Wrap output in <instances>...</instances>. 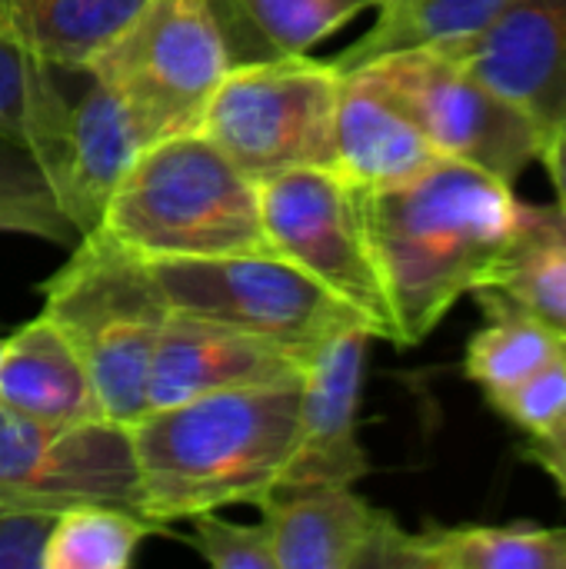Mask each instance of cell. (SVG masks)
Here are the masks:
<instances>
[{
	"instance_id": "13",
	"label": "cell",
	"mask_w": 566,
	"mask_h": 569,
	"mask_svg": "<svg viewBox=\"0 0 566 569\" xmlns=\"http://www.w3.org/2000/svg\"><path fill=\"white\" fill-rule=\"evenodd\" d=\"M257 507L277 569H400L407 530L350 487L280 490Z\"/></svg>"
},
{
	"instance_id": "31",
	"label": "cell",
	"mask_w": 566,
	"mask_h": 569,
	"mask_svg": "<svg viewBox=\"0 0 566 569\" xmlns=\"http://www.w3.org/2000/svg\"><path fill=\"white\" fill-rule=\"evenodd\" d=\"M540 160L557 187V200L566 207V127L554 130L544 137V147H540Z\"/></svg>"
},
{
	"instance_id": "3",
	"label": "cell",
	"mask_w": 566,
	"mask_h": 569,
	"mask_svg": "<svg viewBox=\"0 0 566 569\" xmlns=\"http://www.w3.org/2000/svg\"><path fill=\"white\" fill-rule=\"evenodd\" d=\"M143 260L274 253L260 187L200 130L147 143L100 220Z\"/></svg>"
},
{
	"instance_id": "9",
	"label": "cell",
	"mask_w": 566,
	"mask_h": 569,
	"mask_svg": "<svg viewBox=\"0 0 566 569\" xmlns=\"http://www.w3.org/2000/svg\"><path fill=\"white\" fill-rule=\"evenodd\" d=\"M357 70H367L414 117L440 157L470 163L510 187L540 160V127L440 50H397Z\"/></svg>"
},
{
	"instance_id": "33",
	"label": "cell",
	"mask_w": 566,
	"mask_h": 569,
	"mask_svg": "<svg viewBox=\"0 0 566 569\" xmlns=\"http://www.w3.org/2000/svg\"><path fill=\"white\" fill-rule=\"evenodd\" d=\"M0 347H3V340H0Z\"/></svg>"
},
{
	"instance_id": "1",
	"label": "cell",
	"mask_w": 566,
	"mask_h": 569,
	"mask_svg": "<svg viewBox=\"0 0 566 569\" xmlns=\"http://www.w3.org/2000/svg\"><path fill=\"white\" fill-rule=\"evenodd\" d=\"M357 197L397 320V347L427 340L464 293L490 283L517 217L510 183L450 157Z\"/></svg>"
},
{
	"instance_id": "11",
	"label": "cell",
	"mask_w": 566,
	"mask_h": 569,
	"mask_svg": "<svg viewBox=\"0 0 566 569\" xmlns=\"http://www.w3.org/2000/svg\"><path fill=\"white\" fill-rule=\"evenodd\" d=\"M430 50L474 73L544 137L566 127V0H514L480 33Z\"/></svg>"
},
{
	"instance_id": "28",
	"label": "cell",
	"mask_w": 566,
	"mask_h": 569,
	"mask_svg": "<svg viewBox=\"0 0 566 569\" xmlns=\"http://www.w3.org/2000/svg\"><path fill=\"white\" fill-rule=\"evenodd\" d=\"M190 547L217 569H277L274 540L267 520L260 523H230L220 510L197 513L190 520Z\"/></svg>"
},
{
	"instance_id": "2",
	"label": "cell",
	"mask_w": 566,
	"mask_h": 569,
	"mask_svg": "<svg viewBox=\"0 0 566 569\" xmlns=\"http://www.w3.org/2000/svg\"><path fill=\"white\" fill-rule=\"evenodd\" d=\"M300 387L220 390L147 410L130 427L140 513L163 530L234 503H264L297 447Z\"/></svg>"
},
{
	"instance_id": "18",
	"label": "cell",
	"mask_w": 566,
	"mask_h": 569,
	"mask_svg": "<svg viewBox=\"0 0 566 569\" xmlns=\"http://www.w3.org/2000/svg\"><path fill=\"white\" fill-rule=\"evenodd\" d=\"M377 0H207L227 63H270L307 53Z\"/></svg>"
},
{
	"instance_id": "29",
	"label": "cell",
	"mask_w": 566,
	"mask_h": 569,
	"mask_svg": "<svg viewBox=\"0 0 566 569\" xmlns=\"http://www.w3.org/2000/svg\"><path fill=\"white\" fill-rule=\"evenodd\" d=\"M53 513L13 510L0 503V569H43V547Z\"/></svg>"
},
{
	"instance_id": "17",
	"label": "cell",
	"mask_w": 566,
	"mask_h": 569,
	"mask_svg": "<svg viewBox=\"0 0 566 569\" xmlns=\"http://www.w3.org/2000/svg\"><path fill=\"white\" fill-rule=\"evenodd\" d=\"M0 407L50 427L103 420L90 370L43 313L0 347Z\"/></svg>"
},
{
	"instance_id": "8",
	"label": "cell",
	"mask_w": 566,
	"mask_h": 569,
	"mask_svg": "<svg viewBox=\"0 0 566 569\" xmlns=\"http://www.w3.org/2000/svg\"><path fill=\"white\" fill-rule=\"evenodd\" d=\"M260 217L274 253L350 303L377 340L397 343V320L367 237L357 187L340 170H290L260 183Z\"/></svg>"
},
{
	"instance_id": "6",
	"label": "cell",
	"mask_w": 566,
	"mask_h": 569,
	"mask_svg": "<svg viewBox=\"0 0 566 569\" xmlns=\"http://www.w3.org/2000/svg\"><path fill=\"white\" fill-rule=\"evenodd\" d=\"M143 263L173 313L240 327L277 340L307 360L340 330H370L350 303L280 253L157 257Z\"/></svg>"
},
{
	"instance_id": "5",
	"label": "cell",
	"mask_w": 566,
	"mask_h": 569,
	"mask_svg": "<svg viewBox=\"0 0 566 569\" xmlns=\"http://www.w3.org/2000/svg\"><path fill=\"white\" fill-rule=\"evenodd\" d=\"M340 70L307 53L230 67L214 90L200 133L257 187L290 170H337Z\"/></svg>"
},
{
	"instance_id": "15",
	"label": "cell",
	"mask_w": 566,
	"mask_h": 569,
	"mask_svg": "<svg viewBox=\"0 0 566 569\" xmlns=\"http://www.w3.org/2000/svg\"><path fill=\"white\" fill-rule=\"evenodd\" d=\"M147 143L140 120L120 93L87 73L83 97L70 103L67 147L57 177V193L77 240L100 227L113 190Z\"/></svg>"
},
{
	"instance_id": "19",
	"label": "cell",
	"mask_w": 566,
	"mask_h": 569,
	"mask_svg": "<svg viewBox=\"0 0 566 569\" xmlns=\"http://www.w3.org/2000/svg\"><path fill=\"white\" fill-rule=\"evenodd\" d=\"M487 287L566 340V207L560 200L550 207L517 200L510 240Z\"/></svg>"
},
{
	"instance_id": "10",
	"label": "cell",
	"mask_w": 566,
	"mask_h": 569,
	"mask_svg": "<svg viewBox=\"0 0 566 569\" xmlns=\"http://www.w3.org/2000/svg\"><path fill=\"white\" fill-rule=\"evenodd\" d=\"M0 503L53 517L87 503L140 513L130 427L107 417L50 427L0 407Z\"/></svg>"
},
{
	"instance_id": "24",
	"label": "cell",
	"mask_w": 566,
	"mask_h": 569,
	"mask_svg": "<svg viewBox=\"0 0 566 569\" xmlns=\"http://www.w3.org/2000/svg\"><path fill=\"white\" fill-rule=\"evenodd\" d=\"M474 293L487 323L470 340L464 370L487 397L520 383L566 350V340L557 330H550L544 320H537L504 293L490 287H480Z\"/></svg>"
},
{
	"instance_id": "26",
	"label": "cell",
	"mask_w": 566,
	"mask_h": 569,
	"mask_svg": "<svg viewBox=\"0 0 566 569\" xmlns=\"http://www.w3.org/2000/svg\"><path fill=\"white\" fill-rule=\"evenodd\" d=\"M0 233H27L53 243L77 237L47 163L10 137H0Z\"/></svg>"
},
{
	"instance_id": "25",
	"label": "cell",
	"mask_w": 566,
	"mask_h": 569,
	"mask_svg": "<svg viewBox=\"0 0 566 569\" xmlns=\"http://www.w3.org/2000/svg\"><path fill=\"white\" fill-rule=\"evenodd\" d=\"M160 533L140 513L87 503L57 513L47 547L43 569H127L143 537Z\"/></svg>"
},
{
	"instance_id": "23",
	"label": "cell",
	"mask_w": 566,
	"mask_h": 569,
	"mask_svg": "<svg viewBox=\"0 0 566 569\" xmlns=\"http://www.w3.org/2000/svg\"><path fill=\"white\" fill-rule=\"evenodd\" d=\"M67 120L70 103L53 80V67L0 33V137L30 147L47 163L53 187L67 147Z\"/></svg>"
},
{
	"instance_id": "4",
	"label": "cell",
	"mask_w": 566,
	"mask_h": 569,
	"mask_svg": "<svg viewBox=\"0 0 566 569\" xmlns=\"http://www.w3.org/2000/svg\"><path fill=\"white\" fill-rule=\"evenodd\" d=\"M40 313L90 370L103 417L133 427L150 410V363L170 317L143 257L100 227L83 233L70 260L43 283Z\"/></svg>"
},
{
	"instance_id": "34",
	"label": "cell",
	"mask_w": 566,
	"mask_h": 569,
	"mask_svg": "<svg viewBox=\"0 0 566 569\" xmlns=\"http://www.w3.org/2000/svg\"><path fill=\"white\" fill-rule=\"evenodd\" d=\"M7 7H10V3H7Z\"/></svg>"
},
{
	"instance_id": "27",
	"label": "cell",
	"mask_w": 566,
	"mask_h": 569,
	"mask_svg": "<svg viewBox=\"0 0 566 569\" xmlns=\"http://www.w3.org/2000/svg\"><path fill=\"white\" fill-rule=\"evenodd\" d=\"M487 400L530 440L550 437L566 420V350L537 373L524 377L520 383L500 393H490Z\"/></svg>"
},
{
	"instance_id": "22",
	"label": "cell",
	"mask_w": 566,
	"mask_h": 569,
	"mask_svg": "<svg viewBox=\"0 0 566 569\" xmlns=\"http://www.w3.org/2000/svg\"><path fill=\"white\" fill-rule=\"evenodd\" d=\"M510 3L514 0H377L374 27L330 63L347 73L384 53L447 47L480 33Z\"/></svg>"
},
{
	"instance_id": "20",
	"label": "cell",
	"mask_w": 566,
	"mask_h": 569,
	"mask_svg": "<svg viewBox=\"0 0 566 569\" xmlns=\"http://www.w3.org/2000/svg\"><path fill=\"white\" fill-rule=\"evenodd\" d=\"M147 0H10L3 30L53 70L83 73Z\"/></svg>"
},
{
	"instance_id": "32",
	"label": "cell",
	"mask_w": 566,
	"mask_h": 569,
	"mask_svg": "<svg viewBox=\"0 0 566 569\" xmlns=\"http://www.w3.org/2000/svg\"><path fill=\"white\" fill-rule=\"evenodd\" d=\"M7 3H10V0H0V33H3V37H7V30H3V13H7Z\"/></svg>"
},
{
	"instance_id": "30",
	"label": "cell",
	"mask_w": 566,
	"mask_h": 569,
	"mask_svg": "<svg viewBox=\"0 0 566 569\" xmlns=\"http://www.w3.org/2000/svg\"><path fill=\"white\" fill-rule=\"evenodd\" d=\"M527 457L560 487L566 497V420L544 440H530L527 443Z\"/></svg>"
},
{
	"instance_id": "7",
	"label": "cell",
	"mask_w": 566,
	"mask_h": 569,
	"mask_svg": "<svg viewBox=\"0 0 566 569\" xmlns=\"http://www.w3.org/2000/svg\"><path fill=\"white\" fill-rule=\"evenodd\" d=\"M227 70L207 0H147L83 73L117 90L153 143L200 130Z\"/></svg>"
},
{
	"instance_id": "12",
	"label": "cell",
	"mask_w": 566,
	"mask_h": 569,
	"mask_svg": "<svg viewBox=\"0 0 566 569\" xmlns=\"http://www.w3.org/2000/svg\"><path fill=\"white\" fill-rule=\"evenodd\" d=\"M307 363V357L277 340L170 310L153 350L147 400L150 410H157L220 390L297 383Z\"/></svg>"
},
{
	"instance_id": "16",
	"label": "cell",
	"mask_w": 566,
	"mask_h": 569,
	"mask_svg": "<svg viewBox=\"0 0 566 569\" xmlns=\"http://www.w3.org/2000/svg\"><path fill=\"white\" fill-rule=\"evenodd\" d=\"M444 160L414 117L367 73L347 70L337 93V170L357 190L404 183Z\"/></svg>"
},
{
	"instance_id": "21",
	"label": "cell",
	"mask_w": 566,
	"mask_h": 569,
	"mask_svg": "<svg viewBox=\"0 0 566 569\" xmlns=\"http://www.w3.org/2000/svg\"><path fill=\"white\" fill-rule=\"evenodd\" d=\"M400 569H566V530L510 527H427L407 533Z\"/></svg>"
},
{
	"instance_id": "14",
	"label": "cell",
	"mask_w": 566,
	"mask_h": 569,
	"mask_svg": "<svg viewBox=\"0 0 566 569\" xmlns=\"http://www.w3.org/2000/svg\"><path fill=\"white\" fill-rule=\"evenodd\" d=\"M370 340V330L350 327L310 353L300 387L297 447L274 493L307 487H354L360 477H367L370 463L357 443V403Z\"/></svg>"
}]
</instances>
